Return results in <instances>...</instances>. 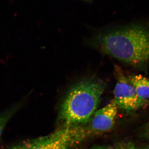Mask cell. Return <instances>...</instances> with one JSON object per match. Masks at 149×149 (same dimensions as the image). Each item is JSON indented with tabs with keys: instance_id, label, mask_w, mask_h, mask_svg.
I'll return each mask as SVG.
<instances>
[{
	"instance_id": "obj_10",
	"label": "cell",
	"mask_w": 149,
	"mask_h": 149,
	"mask_svg": "<svg viewBox=\"0 0 149 149\" xmlns=\"http://www.w3.org/2000/svg\"><path fill=\"white\" fill-rule=\"evenodd\" d=\"M146 136L149 139V123L148 124V126H147V128H146V131L145 132Z\"/></svg>"
},
{
	"instance_id": "obj_4",
	"label": "cell",
	"mask_w": 149,
	"mask_h": 149,
	"mask_svg": "<svg viewBox=\"0 0 149 149\" xmlns=\"http://www.w3.org/2000/svg\"><path fill=\"white\" fill-rule=\"evenodd\" d=\"M114 73L117 82L113 91V100L118 109L130 112L141 108L147 101L138 96L134 86L118 65L114 66Z\"/></svg>"
},
{
	"instance_id": "obj_7",
	"label": "cell",
	"mask_w": 149,
	"mask_h": 149,
	"mask_svg": "<svg viewBox=\"0 0 149 149\" xmlns=\"http://www.w3.org/2000/svg\"><path fill=\"white\" fill-rule=\"evenodd\" d=\"M22 103L20 102L16 104L0 113V138L8 123L21 107Z\"/></svg>"
},
{
	"instance_id": "obj_12",
	"label": "cell",
	"mask_w": 149,
	"mask_h": 149,
	"mask_svg": "<svg viewBox=\"0 0 149 149\" xmlns=\"http://www.w3.org/2000/svg\"><path fill=\"white\" fill-rule=\"evenodd\" d=\"M84 1H89V0H84Z\"/></svg>"
},
{
	"instance_id": "obj_1",
	"label": "cell",
	"mask_w": 149,
	"mask_h": 149,
	"mask_svg": "<svg viewBox=\"0 0 149 149\" xmlns=\"http://www.w3.org/2000/svg\"><path fill=\"white\" fill-rule=\"evenodd\" d=\"M93 47L105 54L136 67L149 63V26L135 24L96 35Z\"/></svg>"
},
{
	"instance_id": "obj_3",
	"label": "cell",
	"mask_w": 149,
	"mask_h": 149,
	"mask_svg": "<svg viewBox=\"0 0 149 149\" xmlns=\"http://www.w3.org/2000/svg\"><path fill=\"white\" fill-rule=\"evenodd\" d=\"M74 127H60L47 136L23 141L0 149H69L77 144Z\"/></svg>"
},
{
	"instance_id": "obj_8",
	"label": "cell",
	"mask_w": 149,
	"mask_h": 149,
	"mask_svg": "<svg viewBox=\"0 0 149 149\" xmlns=\"http://www.w3.org/2000/svg\"><path fill=\"white\" fill-rule=\"evenodd\" d=\"M114 149H136L132 142H123L117 144Z\"/></svg>"
},
{
	"instance_id": "obj_5",
	"label": "cell",
	"mask_w": 149,
	"mask_h": 149,
	"mask_svg": "<svg viewBox=\"0 0 149 149\" xmlns=\"http://www.w3.org/2000/svg\"><path fill=\"white\" fill-rule=\"evenodd\" d=\"M118 109L114 100L96 111L86 124L81 125L84 139L109 132L115 123Z\"/></svg>"
},
{
	"instance_id": "obj_2",
	"label": "cell",
	"mask_w": 149,
	"mask_h": 149,
	"mask_svg": "<svg viewBox=\"0 0 149 149\" xmlns=\"http://www.w3.org/2000/svg\"><path fill=\"white\" fill-rule=\"evenodd\" d=\"M105 83L96 77H87L72 85L66 94L59 112L61 127L86 124L97 108Z\"/></svg>"
},
{
	"instance_id": "obj_6",
	"label": "cell",
	"mask_w": 149,
	"mask_h": 149,
	"mask_svg": "<svg viewBox=\"0 0 149 149\" xmlns=\"http://www.w3.org/2000/svg\"><path fill=\"white\" fill-rule=\"evenodd\" d=\"M128 77L139 97L146 101L149 100V80L141 74L130 75Z\"/></svg>"
},
{
	"instance_id": "obj_11",
	"label": "cell",
	"mask_w": 149,
	"mask_h": 149,
	"mask_svg": "<svg viewBox=\"0 0 149 149\" xmlns=\"http://www.w3.org/2000/svg\"><path fill=\"white\" fill-rule=\"evenodd\" d=\"M144 149H149V146H148L146 147V148H145Z\"/></svg>"
},
{
	"instance_id": "obj_9",
	"label": "cell",
	"mask_w": 149,
	"mask_h": 149,
	"mask_svg": "<svg viewBox=\"0 0 149 149\" xmlns=\"http://www.w3.org/2000/svg\"><path fill=\"white\" fill-rule=\"evenodd\" d=\"M88 149H114V148L111 147L106 146H99L93 147Z\"/></svg>"
}]
</instances>
